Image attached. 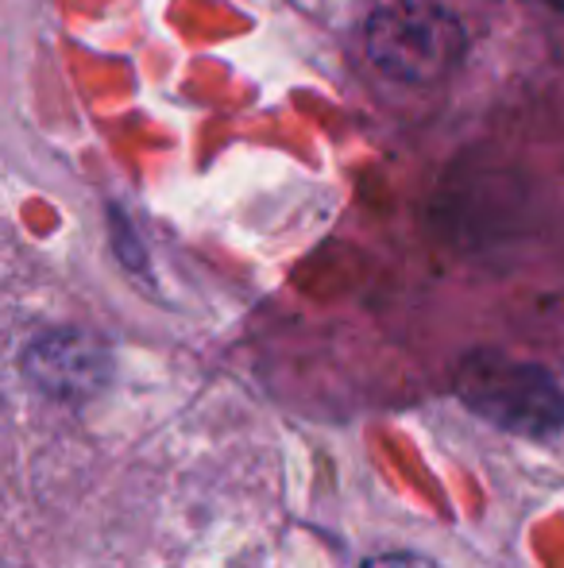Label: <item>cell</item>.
I'll list each match as a JSON object with an SVG mask.
<instances>
[{
  "label": "cell",
  "instance_id": "obj_2",
  "mask_svg": "<svg viewBox=\"0 0 564 568\" xmlns=\"http://www.w3.org/2000/svg\"><path fill=\"white\" fill-rule=\"evenodd\" d=\"M468 36L452 12L425 0H394L368 20V54L387 78L433 85L460 67Z\"/></svg>",
  "mask_w": 564,
  "mask_h": 568
},
{
  "label": "cell",
  "instance_id": "obj_3",
  "mask_svg": "<svg viewBox=\"0 0 564 568\" xmlns=\"http://www.w3.org/2000/svg\"><path fill=\"white\" fill-rule=\"evenodd\" d=\"M28 383L59 403H85L113 375V356L98 337L78 329L47 333L23 352Z\"/></svg>",
  "mask_w": 564,
  "mask_h": 568
},
{
  "label": "cell",
  "instance_id": "obj_4",
  "mask_svg": "<svg viewBox=\"0 0 564 568\" xmlns=\"http://www.w3.org/2000/svg\"><path fill=\"white\" fill-rule=\"evenodd\" d=\"M363 568H433V561L418 554H379V557H368Z\"/></svg>",
  "mask_w": 564,
  "mask_h": 568
},
{
  "label": "cell",
  "instance_id": "obj_1",
  "mask_svg": "<svg viewBox=\"0 0 564 568\" xmlns=\"http://www.w3.org/2000/svg\"><path fill=\"white\" fill-rule=\"evenodd\" d=\"M457 395L480 418L522 437H553L564 426V390L545 367L503 352H472L457 372Z\"/></svg>",
  "mask_w": 564,
  "mask_h": 568
}]
</instances>
